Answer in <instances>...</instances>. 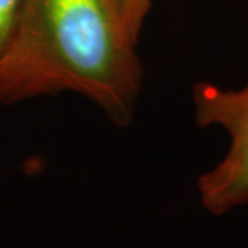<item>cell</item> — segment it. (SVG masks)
<instances>
[{
  "label": "cell",
  "mask_w": 248,
  "mask_h": 248,
  "mask_svg": "<svg viewBox=\"0 0 248 248\" xmlns=\"http://www.w3.org/2000/svg\"><path fill=\"white\" fill-rule=\"evenodd\" d=\"M199 125H222L232 137L229 153L199 179L205 210L222 215L248 204V83L240 90H222L208 81L195 86Z\"/></svg>",
  "instance_id": "7a4b0ae2"
},
{
  "label": "cell",
  "mask_w": 248,
  "mask_h": 248,
  "mask_svg": "<svg viewBox=\"0 0 248 248\" xmlns=\"http://www.w3.org/2000/svg\"><path fill=\"white\" fill-rule=\"evenodd\" d=\"M127 37L137 46L143 21L151 10V0H108Z\"/></svg>",
  "instance_id": "3957f363"
},
{
  "label": "cell",
  "mask_w": 248,
  "mask_h": 248,
  "mask_svg": "<svg viewBox=\"0 0 248 248\" xmlns=\"http://www.w3.org/2000/svg\"><path fill=\"white\" fill-rule=\"evenodd\" d=\"M22 0H0V60L14 32Z\"/></svg>",
  "instance_id": "277c9868"
},
{
  "label": "cell",
  "mask_w": 248,
  "mask_h": 248,
  "mask_svg": "<svg viewBox=\"0 0 248 248\" xmlns=\"http://www.w3.org/2000/svg\"><path fill=\"white\" fill-rule=\"evenodd\" d=\"M135 48L108 0H22L0 60V104L75 91L127 125L141 90Z\"/></svg>",
  "instance_id": "6da1fadb"
}]
</instances>
